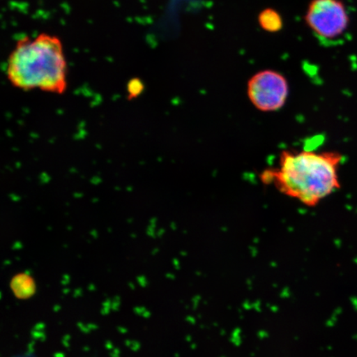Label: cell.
Returning a JSON list of instances; mask_svg holds the SVG:
<instances>
[{
	"label": "cell",
	"instance_id": "1",
	"mask_svg": "<svg viewBox=\"0 0 357 357\" xmlns=\"http://www.w3.org/2000/svg\"><path fill=\"white\" fill-rule=\"evenodd\" d=\"M342 160L337 151L284 150L278 167L263 171L260 180L305 206L315 207L341 188L339 168Z\"/></svg>",
	"mask_w": 357,
	"mask_h": 357
},
{
	"label": "cell",
	"instance_id": "2",
	"mask_svg": "<svg viewBox=\"0 0 357 357\" xmlns=\"http://www.w3.org/2000/svg\"><path fill=\"white\" fill-rule=\"evenodd\" d=\"M67 61L63 45L56 36L41 33L22 38L8 56L7 77L13 86L29 91L64 93Z\"/></svg>",
	"mask_w": 357,
	"mask_h": 357
},
{
	"label": "cell",
	"instance_id": "3",
	"mask_svg": "<svg viewBox=\"0 0 357 357\" xmlns=\"http://www.w3.org/2000/svg\"><path fill=\"white\" fill-rule=\"evenodd\" d=\"M247 96L251 104L262 113H272L284 108L289 96L288 79L280 71H257L247 83Z\"/></svg>",
	"mask_w": 357,
	"mask_h": 357
},
{
	"label": "cell",
	"instance_id": "4",
	"mask_svg": "<svg viewBox=\"0 0 357 357\" xmlns=\"http://www.w3.org/2000/svg\"><path fill=\"white\" fill-rule=\"evenodd\" d=\"M303 20L317 38L333 40L346 32L350 17L342 0H310Z\"/></svg>",
	"mask_w": 357,
	"mask_h": 357
},
{
	"label": "cell",
	"instance_id": "5",
	"mask_svg": "<svg viewBox=\"0 0 357 357\" xmlns=\"http://www.w3.org/2000/svg\"><path fill=\"white\" fill-rule=\"evenodd\" d=\"M259 26L268 33H278L284 28V19L274 8H265L258 13Z\"/></svg>",
	"mask_w": 357,
	"mask_h": 357
},
{
	"label": "cell",
	"instance_id": "6",
	"mask_svg": "<svg viewBox=\"0 0 357 357\" xmlns=\"http://www.w3.org/2000/svg\"><path fill=\"white\" fill-rule=\"evenodd\" d=\"M142 86H140L139 83L137 84L132 83L128 87L129 95L130 98H135L142 92Z\"/></svg>",
	"mask_w": 357,
	"mask_h": 357
}]
</instances>
